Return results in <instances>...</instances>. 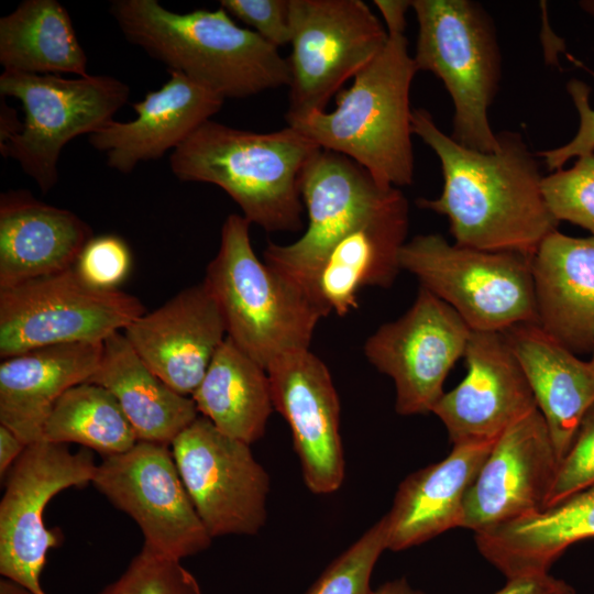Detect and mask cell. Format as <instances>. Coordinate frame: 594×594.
Returning a JSON list of instances; mask_svg holds the SVG:
<instances>
[{
  "mask_svg": "<svg viewBox=\"0 0 594 594\" xmlns=\"http://www.w3.org/2000/svg\"><path fill=\"white\" fill-rule=\"evenodd\" d=\"M413 132L440 161L443 186L420 208L444 216L454 243L532 258L543 239L558 230L543 194L536 155L517 132L497 134L492 153L465 147L436 124L431 113L413 109Z\"/></svg>",
  "mask_w": 594,
  "mask_h": 594,
  "instance_id": "6da1fadb",
  "label": "cell"
},
{
  "mask_svg": "<svg viewBox=\"0 0 594 594\" xmlns=\"http://www.w3.org/2000/svg\"><path fill=\"white\" fill-rule=\"evenodd\" d=\"M110 13L127 41L223 99L290 84L288 59L221 7L178 13L157 0H116Z\"/></svg>",
  "mask_w": 594,
  "mask_h": 594,
  "instance_id": "7a4b0ae2",
  "label": "cell"
},
{
  "mask_svg": "<svg viewBox=\"0 0 594 594\" xmlns=\"http://www.w3.org/2000/svg\"><path fill=\"white\" fill-rule=\"evenodd\" d=\"M319 150L289 125L257 133L210 119L172 152L169 165L182 182L220 187L251 224L295 232L302 228L301 174Z\"/></svg>",
  "mask_w": 594,
  "mask_h": 594,
  "instance_id": "3957f363",
  "label": "cell"
},
{
  "mask_svg": "<svg viewBox=\"0 0 594 594\" xmlns=\"http://www.w3.org/2000/svg\"><path fill=\"white\" fill-rule=\"evenodd\" d=\"M417 73L405 34L388 35L384 48L337 94L332 111L286 118L320 148L342 154L382 187L414 180L410 88Z\"/></svg>",
  "mask_w": 594,
  "mask_h": 594,
  "instance_id": "277c9868",
  "label": "cell"
},
{
  "mask_svg": "<svg viewBox=\"0 0 594 594\" xmlns=\"http://www.w3.org/2000/svg\"><path fill=\"white\" fill-rule=\"evenodd\" d=\"M251 223L230 215L204 284L224 320L227 337L265 370L278 358L309 345L323 315L296 282L261 261Z\"/></svg>",
  "mask_w": 594,
  "mask_h": 594,
  "instance_id": "5b68a950",
  "label": "cell"
},
{
  "mask_svg": "<svg viewBox=\"0 0 594 594\" xmlns=\"http://www.w3.org/2000/svg\"><path fill=\"white\" fill-rule=\"evenodd\" d=\"M418 22L417 72L436 75L453 108L451 138L484 153L498 148L488 109L501 79V52L491 16L470 0H413Z\"/></svg>",
  "mask_w": 594,
  "mask_h": 594,
  "instance_id": "8992f818",
  "label": "cell"
},
{
  "mask_svg": "<svg viewBox=\"0 0 594 594\" xmlns=\"http://www.w3.org/2000/svg\"><path fill=\"white\" fill-rule=\"evenodd\" d=\"M400 267L449 305L472 331L503 332L537 323L531 258L419 234L400 252Z\"/></svg>",
  "mask_w": 594,
  "mask_h": 594,
  "instance_id": "52a82bcc",
  "label": "cell"
},
{
  "mask_svg": "<svg viewBox=\"0 0 594 594\" xmlns=\"http://www.w3.org/2000/svg\"><path fill=\"white\" fill-rule=\"evenodd\" d=\"M1 96L18 99L24 111L21 131L1 148L19 163L43 193L58 182V160L74 138L92 134L129 101L130 87L116 77L62 75L3 70Z\"/></svg>",
  "mask_w": 594,
  "mask_h": 594,
  "instance_id": "ba28073f",
  "label": "cell"
},
{
  "mask_svg": "<svg viewBox=\"0 0 594 594\" xmlns=\"http://www.w3.org/2000/svg\"><path fill=\"white\" fill-rule=\"evenodd\" d=\"M128 293L101 290L75 268L0 289V358L30 350L103 342L145 312Z\"/></svg>",
  "mask_w": 594,
  "mask_h": 594,
  "instance_id": "9c48e42d",
  "label": "cell"
},
{
  "mask_svg": "<svg viewBox=\"0 0 594 594\" xmlns=\"http://www.w3.org/2000/svg\"><path fill=\"white\" fill-rule=\"evenodd\" d=\"M292 53L285 118L326 111L331 97L386 45L388 34L362 0H289Z\"/></svg>",
  "mask_w": 594,
  "mask_h": 594,
  "instance_id": "30bf717a",
  "label": "cell"
},
{
  "mask_svg": "<svg viewBox=\"0 0 594 594\" xmlns=\"http://www.w3.org/2000/svg\"><path fill=\"white\" fill-rule=\"evenodd\" d=\"M97 464L91 450L72 452L66 444H29L7 474L0 502V573L31 594H46L41 573L58 530L43 521L48 502L72 486L91 483Z\"/></svg>",
  "mask_w": 594,
  "mask_h": 594,
  "instance_id": "8fae6325",
  "label": "cell"
},
{
  "mask_svg": "<svg viewBox=\"0 0 594 594\" xmlns=\"http://www.w3.org/2000/svg\"><path fill=\"white\" fill-rule=\"evenodd\" d=\"M91 483L138 524L143 549L151 553L180 561L211 544L170 446L138 441L127 452L105 457Z\"/></svg>",
  "mask_w": 594,
  "mask_h": 594,
  "instance_id": "7c38bea8",
  "label": "cell"
},
{
  "mask_svg": "<svg viewBox=\"0 0 594 594\" xmlns=\"http://www.w3.org/2000/svg\"><path fill=\"white\" fill-rule=\"evenodd\" d=\"M170 449L212 539L258 534L266 522L271 480L251 444L221 432L199 416L174 439Z\"/></svg>",
  "mask_w": 594,
  "mask_h": 594,
  "instance_id": "4fadbf2b",
  "label": "cell"
},
{
  "mask_svg": "<svg viewBox=\"0 0 594 594\" xmlns=\"http://www.w3.org/2000/svg\"><path fill=\"white\" fill-rule=\"evenodd\" d=\"M472 330L444 301L420 287L411 307L382 324L364 344L367 361L395 385V410L432 413L443 384L464 355Z\"/></svg>",
  "mask_w": 594,
  "mask_h": 594,
  "instance_id": "5bb4252c",
  "label": "cell"
},
{
  "mask_svg": "<svg viewBox=\"0 0 594 594\" xmlns=\"http://www.w3.org/2000/svg\"><path fill=\"white\" fill-rule=\"evenodd\" d=\"M351 158L320 148L305 167L300 195L308 216L304 234L289 244L268 242L264 262L301 287L331 245L388 191Z\"/></svg>",
  "mask_w": 594,
  "mask_h": 594,
  "instance_id": "9a60e30c",
  "label": "cell"
},
{
  "mask_svg": "<svg viewBox=\"0 0 594 594\" xmlns=\"http://www.w3.org/2000/svg\"><path fill=\"white\" fill-rule=\"evenodd\" d=\"M558 465L547 422L536 409L494 443L466 493L460 528L479 534L544 509Z\"/></svg>",
  "mask_w": 594,
  "mask_h": 594,
  "instance_id": "2e32d148",
  "label": "cell"
},
{
  "mask_svg": "<svg viewBox=\"0 0 594 594\" xmlns=\"http://www.w3.org/2000/svg\"><path fill=\"white\" fill-rule=\"evenodd\" d=\"M274 409L288 424L306 486L331 494L344 480L340 400L327 365L310 350L285 354L266 369Z\"/></svg>",
  "mask_w": 594,
  "mask_h": 594,
  "instance_id": "e0dca14e",
  "label": "cell"
},
{
  "mask_svg": "<svg viewBox=\"0 0 594 594\" xmlns=\"http://www.w3.org/2000/svg\"><path fill=\"white\" fill-rule=\"evenodd\" d=\"M463 356L468 366L464 378L443 393L432 409L453 444L497 440L538 409L502 332L472 331Z\"/></svg>",
  "mask_w": 594,
  "mask_h": 594,
  "instance_id": "ac0fdd59",
  "label": "cell"
},
{
  "mask_svg": "<svg viewBox=\"0 0 594 594\" xmlns=\"http://www.w3.org/2000/svg\"><path fill=\"white\" fill-rule=\"evenodd\" d=\"M408 226V201L392 188L331 245L302 286L323 317L355 310L364 287L392 286L402 270Z\"/></svg>",
  "mask_w": 594,
  "mask_h": 594,
  "instance_id": "d6986e66",
  "label": "cell"
},
{
  "mask_svg": "<svg viewBox=\"0 0 594 594\" xmlns=\"http://www.w3.org/2000/svg\"><path fill=\"white\" fill-rule=\"evenodd\" d=\"M122 332L164 383L189 397L227 338L221 311L204 282L145 311Z\"/></svg>",
  "mask_w": 594,
  "mask_h": 594,
  "instance_id": "ffe728a7",
  "label": "cell"
},
{
  "mask_svg": "<svg viewBox=\"0 0 594 594\" xmlns=\"http://www.w3.org/2000/svg\"><path fill=\"white\" fill-rule=\"evenodd\" d=\"M132 105L136 117L110 121L88 135L90 145L103 152L107 165L131 173L139 163L162 157L177 148L222 107L224 99L182 73Z\"/></svg>",
  "mask_w": 594,
  "mask_h": 594,
  "instance_id": "44dd1931",
  "label": "cell"
},
{
  "mask_svg": "<svg viewBox=\"0 0 594 594\" xmlns=\"http://www.w3.org/2000/svg\"><path fill=\"white\" fill-rule=\"evenodd\" d=\"M91 228L24 189L0 197V289L73 268Z\"/></svg>",
  "mask_w": 594,
  "mask_h": 594,
  "instance_id": "7402d4cb",
  "label": "cell"
},
{
  "mask_svg": "<svg viewBox=\"0 0 594 594\" xmlns=\"http://www.w3.org/2000/svg\"><path fill=\"white\" fill-rule=\"evenodd\" d=\"M495 442L453 444L443 460L409 474L385 515L387 550H406L460 528L466 493Z\"/></svg>",
  "mask_w": 594,
  "mask_h": 594,
  "instance_id": "603a6c76",
  "label": "cell"
},
{
  "mask_svg": "<svg viewBox=\"0 0 594 594\" xmlns=\"http://www.w3.org/2000/svg\"><path fill=\"white\" fill-rule=\"evenodd\" d=\"M537 324L574 354L594 349V235L558 230L531 258Z\"/></svg>",
  "mask_w": 594,
  "mask_h": 594,
  "instance_id": "cb8c5ba5",
  "label": "cell"
},
{
  "mask_svg": "<svg viewBox=\"0 0 594 594\" xmlns=\"http://www.w3.org/2000/svg\"><path fill=\"white\" fill-rule=\"evenodd\" d=\"M502 333L528 381L560 462L594 405V358L579 359L535 322Z\"/></svg>",
  "mask_w": 594,
  "mask_h": 594,
  "instance_id": "d4e9b609",
  "label": "cell"
},
{
  "mask_svg": "<svg viewBox=\"0 0 594 594\" xmlns=\"http://www.w3.org/2000/svg\"><path fill=\"white\" fill-rule=\"evenodd\" d=\"M103 342L59 344L1 360L0 425L28 446L42 440L57 399L87 382L99 366Z\"/></svg>",
  "mask_w": 594,
  "mask_h": 594,
  "instance_id": "484cf974",
  "label": "cell"
},
{
  "mask_svg": "<svg viewBox=\"0 0 594 594\" xmlns=\"http://www.w3.org/2000/svg\"><path fill=\"white\" fill-rule=\"evenodd\" d=\"M594 538V484L563 501L475 534L480 553L507 579L548 573L572 544Z\"/></svg>",
  "mask_w": 594,
  "mask_h": 594,
  "instance_id": "4316f807",
  "label": "cell"
},
{
  "mask_svg": "<svg viewBox=\"0 0 594 594\" xmlns=\"http://www.w3.org/2000/svg\"><path fill=\"white\" fill-rule=\"evenodd\" d=\"M87 382L105 387L114 396L139 441L170 446L199 417L193 398L164 383L122 331L103 341L99 366Z\"/></svg>",
  "mask_w": 594,
  "mask_h": 594,
  "instance_id": "83f0119b",
  "label": "cell"
},
{
  "mask_svg": "<svg viewBox=\"0 0 594 594\" xmlns=\"http://www.w3.org/2000/svg\"><path fill=\"white\" fill-rule=\"evenodd\" d=\"M191 398L217 429L248 444L264 436L274 410L267 371L228 337Z\"/></svg>",
  "mask_w": 594,
  "mask_h": 594,
  "instance_id": "f1b7e54d",
  "label": "cell"
},
{
  "mask_svg": "<svg viewBox=\"0 0 594 594\" xmlns=\"http://www.w3.org/2000/svg\"><path fill=\"white\" fill-rule=\"evenodd\" d=\"M0 63L11 72L89 75L72 19L56 0H25L0 19Z\"/></svg>",
  "mask_w": 594,
  "mask_h": 594,
  "instance_id": "f546056e",
  "label": "cell"
},
{
  "mask_svg": "<svg viewBox=\"0 0 594 594\" xmlns=\"http://www.w3.org/2000/svg\"><path fill=\"white\" fill-rule=\"evenodd\" d=\"M42 440L78 443L105 457L127 452L139 441L114 396L90 382L73 386L57 399Z\"/></svg>",
  "mask_w": 594,
  "mask_h": 594,
  "instance_id": "4dcf8cb0",
  "label": "cell"
},
{
  "mask_svg": "<svg viewBox=\"0 0 594 594\" xmlns=\"http://www.w3.org/2000/svg\"><path fill=\"white\" fill-rule=\"evenodd\" d=\"M388 524L383 516L339 554L306 594H371V576L387 550Z\"/></svg>",
  "mask_w": 594,
  "mask_h": 594,
  "instance_id": "1f68e13d",
  "label": "cell"
},
{
  "mask_svg": "<svg viewBox=\"0 0 594 594\" xmlns=\"http://www.w3.org/2000/svg\"><path fill=\"white\" fill-rule=\"evenodd\" d=\"M552 216L569 221L594 235V153L578 157L568 169H557L541 183Z\"/></svg>",
  "mask_w": 594,
  "mask_h": 594,
  "instance_id": "d6a6232c",
  "label": "cell"
},
{
  "mask_svg": "<svg viewBox=\"0 0 594 594\" xmlns=\"http://www.w3.org/2000/svg\"><path fill=\"white\" fill-rule=\"evenodd\" d=\"M99 594H204L197 579L179 560L142 548L122 575Z\"/></svg>",
  "mask_w": 594,
  "mask_h": 594,
  "instance_id": "836d02e7",
  "label": "cell"
},
{
  "mask_svg": "<svg viewBox=\"0 0 594 594\" xmlns=\"http://www.w3.org/2000/svg\"><path fill=\"white\" fill-rule=\"evenodd\" d=\"M132 266L131 251L114 234L94 237L80 252L74 268L82 280L101 290H117Z\"/></svg>",
  "mask_w": 594,
  "mask_h": 594,
  "instance_id": "e575fe53",
  "label": "cell"
},
{
  "mask_svg": "<svg viewBox=\"0 0 594 594\" xmlns=\"http://www.w3.org/2000/svg\"><path fill=\"white\" fill-rule=\"evenodd\" d=\"M594 484V405L583 417L574 439L558 465L547 507Z\"/></svg>",
  "mask_w": 594,
  "mask_h": 594,
  "instance_id": "d590c367",
  "label": "cell"
},
{
  "mask_svg": "<svg viewBox=\"0 0 594 594\" xmlns=\"http://www.w3.org/2000/svg\"><path fill=\"white\" fill-rule=\"evenodd\" d=\"M220 7L274 47L290 43L289 0H221Z\"/></svg>",
  "mask_w": 594,
  "mask_h": 594,
  "instance_id": "8d00e7d4",
  "label": "cell"
},
{
  "mask_svg": "<svg viewBox=\"0 0 594 594\" xmlns=\"http://www.w3.org/2000/svg\"><path fill=\"white\" fill-rule=\"evenodd\" d=\"M588 12L594 14V1L590 4ZM566 90L579 113L580 125L570 142L537 154L551 172L562 168L572 157L594 153V109L590 103L591 89L584 81L571 79L566 85Z\"/></svg>",
  "mask_w": 594,
  "mask_h": 594,
  "instance_id": "74e56055",
  "label": "cell"
},
{
  "mask_svg": "<svg viewBox=\"0 0 594 594\" xmlns=\"http://www.w3.org/2000/svg\"><path fill=\"white\" fill-rule=\"evenodd\" d=\"M494 594H575V590L548 572L507 579L506 584Z\"/></svg>",
  "mask_w": 594,
  "mask_h": 594,
  "instance_id": "f35d334b",
  "label": "cell"
},
{
  "mask_svg": "<svg viewBox=\"0 0 594 594\" xmlns=\"http://www.w3.org/2000/svg\"><path fill=\"white\" fill-rule=\"evenodd\" d=\"M374 4L381 12L388 35L405 34L406 12L411 8L407 0H375Z\"/></svg>",
  "mask_w": 594,
  "mask_h": 594,
  "instance_id": "ab89813d",
  "label": "cell"
},
{
  "mask_svg": "<svg viewBox=\"0 0 594 594\" xmlns=\"http://www.w3.org/2000/svg\"><path fill=\"white\" fill-rule=\"evenodd\" d=\"M28 444L12 430L0 425V475L8 474L12 465L21 457Z\"/></svg>",
  "mask_w": 594,
  "mask_h": 594,
  "instance_id": "60d3db41",
  "label": "cell"
},
{
  "mask_svg": "<svg viewBox=\"0 0 594 594\" xmlns=\"http://www.w3.org/2000/svg\"><path fill=\"white\" fill-rule=\"evenodd\" d=\"M23 122L18 118L16 111L1 100L0 109V147L6 145L22 129Z\"/></svg>",
  "mask_w": 594,
  "mask_h": 594,
  "instance_id": "b9f144b4",
  "label": "cell"
},
{
  "mask_svg": "<svg viewBox=\"0 0 594 594\" xmlns=\"http://www.w3.org/2000/svg\"><path fill=\"white\" fill-rule=\"evenodd\" d=\"M371 594H427L410 586L406 579H396L382 584Z\"/></svg>",
  "mask_w": 594,
  "mask_h": 594,
  "instance_id": "7bdbcfd3",
  "label": "cell"
},
{
  "mask_svg": "<svg viewBox=\"0 0 594 594\" xmlns=\"http://www.w3.org/2000/svg\"><path fill=\"white\" fill-rule=\"evenodd\" d=\"M1 594H31L20 585L12 581L6 580L1 582Z\"/></svg>",
  "mask_w": 594,
  "mask_h": 594,
  "instance_id": "ee69618b",
  "label": "cell"
},
{
  "mask_svg": "<svg viewBox=\"0 0 594 594\" xmlns=\"http://www.w3.org/2000/svg\"><path fill=\"white\" fill-rule=\"evenodd\" d=\"M592 356L594 358V349H593V352H592Z\"/></svg>",
  "mask_w": 594,
  "mask_h": 594,
  "instance_id": "f6af8a7d",
  "label": "cell"
}]
</instances>
